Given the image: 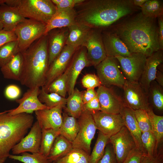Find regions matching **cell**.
Returning <instances> with one entry per match:
<instances>
[{"instance_id":"6da1fadb","label":"cell","mask_w":163,"mask_h":163,"mask_svg":"<svg viewBox=\"0 0 163 163\" xmlns=\"http://www.w3.org/2000/svg\"><path fill=\"white\" fill-rule=\"evenodd\" d=\"M156 19L146 17L140 12L117 26L112 33L125 44L130 53H141L147 57L160 50Z\"/></svg>"},{"instance_id":"7a4b0ae2","label":"cell","mask_w":163,"mask_h":163,"mask_svg":"<svg viewBox=\"0 0 163 163\" xmlns=\"http://www.w3.org/2000/svg\"><path fill=\"white\" fill-rule=\"evenodd\" d=\"M75 6V22L93 29L109 26L136 9L131 0H85Z\"/></svg>"},{"instance_id":"3957f363","label":"cell","mask_w":163,"mask_h":163,"mask_svg":"<svg viewBox=\"0 0 163 163\" xmlns=\"http://www.w3.org/2000/svg\"><path fill=\"white\" fill-rule=\"evenodd\" d=\"M21 52L23 59L21 84L29 88L43 86L49 67L47 34Z\"/></svg>"},{"instance_id":"277c9868","label":"cell","mask_w":163,"mask_h":163,"mask_svg":"<svg viewBox=\"0 0 163 163\" xmlns=\"http://www.w3.org/2000/svg\"><path fill=\"white\" fill-rule=\"evenodd\" d=\"M8 110L0 115V158L8 157L10 151L33 124L32 114L23 113L11 115Z\"/></svg>"},{"instance_id":"5b68a950","label":"cell","mask_w":163,"mask_h":163,"mask_svg":"<svg viewBox=\"0 0 163 163\" xmlns=\"http://www.w3.org/2000/svg\"><path fill=\"white\" fill-rule=\"evenodd\" d=\"M5 3L16 8L25 18L47 24L55 13L56 8L51 0H5Z\"/></svg>"},{"instance_id":"8992f818","label":"cell","mask_w":163,"mask_h":163,"mask_svg":"<svg viewBox=\"0 0 163 163\" xmlns=\"http://www.w3.org/2000/svg\"><path fill=\"white\" fill-rule=\"evenodd\" d=\"M46 24L33 19L25 18L19 23L14 30L20 52L28 48L34 42L44 35Z\"/></svg>"},{"instance_id":"52a82bcc","label":"cell","mask_w":163,"mask_h":163,"mask_svg":"<svg viewBox=\"0 0 163 163\" xmlns=\"http://www.w3.org/2000/svg\"><path fill=\"white\" fill-rule=\"evenodd\" d=\"M117 61L114 57L107 56L96 66L101 85L107 87L113 85L123 88L126 79L119 68Z\"/></svg>"},{"instance_id":"ba28073f","label":"cell","mask_w":163,"mask_h":163,"mask_svg":"<svg viewBox=\"0 0 163 163\" xmlns=\"http://www.w3.org/2000/svg\"><path fill=\"white\" fill-rule=\"evenodd\" d=\"M79 130L72 142V148L82 149L89 155L91 144L97 129L93 117L89 111H83L78 120Z\"/></svg>"},{"instance_id":"9c48e42d","label":"cell","mask_w":163,"mask_h":163,"mask_svg":"<svg viewBox=\"0 0 163 163\" xmlns=\"http://www.w3.org/2000/svg\"><path fill=\"white\" fill-rule=\"evenodd\" d=\"M124 104L134 110H144L147 112L152 108L149 104L147 94L138 82L126 80L122 88Z\"/></svg>"},{"instance_id":"30bf717a","label":"cell","mask_w":163,"mask_h":163,"mask_svg":"<svg viewBox=\"0 0 163 163\" xmlns=\"http://www.w3.org/2000/svg\"><path fill=\"white\" fill-rule=\"evenodd\" d=\"M122 72L126 79L133 82H139L143 72L147 57L140 53H133L129 56H117Z\"/></svg>"},{"instance_id":"8fae6325","label":"cell","mask_w":163,"mask_h":163,"mask_svg":"<svg viewBox=\"0 0 163 163\" xmlns=\"http://www.w3.org/2000/svg\"><path fill=\"white\" fill-rule=\"evenodd\" d=\"M81 46L86 48L91 66L96 67L107 57L102 35L96 29L91 28Z\"/></svg>"},{"instance_id":"7c38bea8","label":"cell","mask_w":163,"mask_h":163,"mask_svg":"<svg viewBox=\"0 0 163 163\" xmlns=\"http://www.w3.org/2000/svg\"><path fill=\"white\" fill-rule=\"evenodd\" d=\"M109 142L112 146L118 163H123L130 152L136 147L133 137L125 126L110 137Z\"/></svg>"},{"instance_id":"4fadbf2b","label":"cell","mask_w":163,"mask_h":163,"mask_svg":"<svg viewBox=\"0 0 163 163\" xmlns=\"http://www.w3.org/2000/svg\"><path fill=\"white\" fill-rule=\"evenodd\" d=\"M91 66L86 48L83 46L78 47L67 68L68 71L67 92L69 95L73 92L78 78L82 70L85 67Z\"/></svg>"},{"instance_id":"5bb4252c","label":"cell","mask_w":163,"mask_h":163,"mask_svg":"<svg viewBox=\"0 0 163 163\" xmlns=\"http://www.w3.org/2000/svg\"><path fill=\"white\" fill-rule=\"evenodd\" d=\"M90 112L97 129L104 135L110 137L117 133L124 126L120 114L107 113L101 110Z\"/></svg>"},{"instance_id":"9a60e30c","label":"cell","mask_w":163,"mask_h":163,"mask_svg":"<svg viewBox=\"0 0 163 163\" xmlns=\"http://www.w3.org/2000/svg\"><path fill=\"white\" fill-rule=\"evenodd\" d=\"M77 48L65 45L61 53L49 66L45 84L42 87L44 89L54 80L64 72Z\"/></svg>"},{"instance_id":"2e32d148","label":"cell","mask_w":163,"mask_h":163,"mask_svg":"<svg viewBox=\"0 0 163 163\" xmlns=\"http://www.w3.org/2000/svg\"><path fill=\"white\" fill-rule=\"evenodd\" d=\"M40 90L38 87L29 88L21 98L15 100L19 104L18 107L9 110L8 113L11 115L23 113L30 114L37 110L49 109L38 98Z\"/></svg>"},{"instance_id":"e0dca14e","label":"cell","mask_w":163,"mask_h":163,"mask_svg":"<svg viewBox=\"0 0 163 163\" xmlns=\"http://www.w3.org/2000/svg\"><path fill=\"white\" fill-rule=\"evenodd\" d=\"M96 93L101 111L111 114L120 113L125 104L123 99L113 89L101 85Z\"/></svg>"},{"instance_id":"ac0fdd59","label":"cell","mask_w":163,"mask_h":163,"mask_svg":"<svg viewBox=\"0 0 163 163\" xmlns=\"http://www.w3.org/2000/svg\"><path fill=\"white\" fill-rule=\"evenodd\" d=\"M42 136V129L38 122L32 125L27 135L24 136L12 149L13 155L24 152L32 153L39 152Z\"/></svg>"},{"instance_id":"d6986e66","label":"cell","mask_w":163,"mask_h":163,"mask_svg":"<svg viewBox=\"0 0 163 163\" xmlns=\"http://www.w3.org/2000/svg\"><path fill=\"white\" fill-rule=\"evenodd\" d=\"M66 106L59 105L53 108L35 111V113L41 129H52L59 132L63 121L62 110Z\"/></svg>"},{"instance_id":"ffe728a7","label":"cell","mask_w":163,"mask_h":163,"mask_svg":"<svg viewBox=\"0 0 163 163\" xmlns=\"http://www.w3.org/2000/svg\"><path fill=\"white\" fill-rule=\"evenodd\" d=\"M163 62V50H159L147 57L139 83L147 94L151 83L155 80L157 67Z\"/></svg>"},{"instance_id":"44dd1931","label":"cell","mask_w":163,"mask_h":163,"mask_svg":"<svg viewBox=\"0 0 163 163\" xmlns=\"http://www.w3.org/2000/svg\"><path fill=\"white\" fill-rule=\"evenodd\" d=\"M68 34V27L55 29L47 34L49 66L65 46Z\"/></svg>"},{"instance_id":"7402d4cb","label":"cell","mask_w":163,"mask_h":163,"mask_svg":"<svg viewBox=\"0 0 163 163\" xmlns=\"http://www.w3.org/2000/svg\"><path fill=\"white\" fill-rule=\"evenodd\" d=\"M76 16L74 8L56 9L46 24L45 35L55 29L68 27L75 22Z\"/></svg>"},{"instance_id":"603a6c76","label":"cell","mask_w":163,"mask_h":163,"mask_svg":"<svg viewBox=\"0 0 163 163\" xmlns=\"http://www.w3.org/2000/svg\"><path fill=\"white\" fill-rule=\"evenodd\" d=\"M102 37L107 56L127 57L132 53L125 44L112 32L104 33Z\"/></svg>"},{"instance_id":"cb8c5ba5","label":"cell","mask_w":163,"mask_h":163,"mask_svg":"<svg viewBox=\"0 0 163 163\" xmlns=\"http://www.w3.org/2000/svg\"><path fill=\"white\" fill-rule=\"evenodd\" d=\"M120 114L122 117L124 126L134 140L136 148L144 153L141 140L142 132L136 121L135 110L125 104Z\"/></svg>"},{"instance_id":"d4e9b609","label":"cell","mask_w":163,"mask_h":163,"mask_svg":"<svg viewBox=\"0 0 163 163\" xmlns=\"http://www.w3.org/2000/svg\"><path fill=\"white\" fill-rule=\"evenodd\" d=\"M0 17L3 24V30L7 31H14L18 24L26 18L16 8L5 3L0 5Z\"/></svg>"},{"instance_id":"484cf974","label":"cell","mask_w":163,"mask_h":163,"mask_svg":"<svg viewBox=\"0 0 163 163\" xmlns=\"http://www.w3.org/2000/svg\"><path fill=\"white\" fill-rule=\"evenodd\" d=\"M68 34L66 45L78 48L82 46L91 28L75 22L68 27Z\"/></svg>"},{"instance_id":"4316f807","label":"cell","mask_w":163,"mask_h":163,"mask_svg":"<svg viewBox=\"0 0 163 163\" xmlns=\"http://www.w3.org/2000/svg\"><path fill=\"white\" fill-rule=\"evenodd\" d=\"M23 67L22 54L18 53L8 62L0 68L4 78L19 81Z\"/></svg>"},{"instance_id":"83f0119b","label":"cell","mask_w":163,"mask_h":163,"mask_svg":"<svg viewBox=\"0 0 163 163\" xmlns=\"http://www.w3.org/2000/svg\"><path fill=\"white\" fill-rule=\"evenodd\" d=\"M84 91L75 88L73 92L67 98L65 110L69 116L78 119L83 112L84 104L82 97Z\"/></svg>"},{"instance_id":"f1b7e54d","label":"cell","mask_w":163,"mask_h":163,"mask_svg":"<svg viewBox=\"0 0 163 163\" xmlns=\"http://www.w3.org/2000/svg\"><path fill=\"white\" fill-rule=\"evenodd\" d=\"M72 143L59 135L56 139L47 159L51 163L62 158L72 148Z\"/></svg>"},{"instance_id":"f546056e","label":"cell","mask_w":163,"mask_h":163,"mask_svg":"<svg viewBox=\"0 0 163 163\" xmlns=\"http://www.w3.org/2000/svg\"><path fill=\"white\" fill-rule=\"evenodd\" d=\"M62 117L63 121L59 130V134L72 143L79 130L78 120L65 113H63Z\"/></svg>"},{"instance_id":"4dcf8cb0","label":"cell","mask_w":163,"mask_h":163,"mask_svg":"<svg viewBox=\"0 0 163 163\" xmlns=\"http://www.w3.org/2000/svg\"><path fill=\"white\" fill-rule=\"evenodd\" d=\"M149 102L151 107L156 110H163V89L155 80L150 83L147 94Z\"/></svg>"},{"instance_id":"1f68e13d","label":"cell","mask_w":163,"mask_h":163,"mask_svg":"<svg viewBox=\"0 0 163 163\" xmlns=\"http://www.w3.org/2000/svg\"><path fill=\"white\" fill-rule=\"evenodd\" d=\"M90 155L83 150L73 148L64 156L56 161L55 163H89Z\"/></svg>"},{"instance_id":"d6a6232c","label":"cell","mask_w":163,"mask_h":163,"mask_svg":"<svg viewBox=\"0 0 163 163\" xmlns=\"http://www.w3.org/2000/svg\"><path fill=\"white\" fill-rule=\"evenodd\" d=\"M152 132L156 139V148L162 143L163 139V116L155 114L152 109L147 112Z\"/></svg>"},{"instance_id":"836d02e7","label":"cell","mask_w":163,"mask_h":163,"mask_svg":"<svg viewBox=\"0 0 163 163\" xmlns=\"http://www.w3.org/2000/svg\"><path fill=\"white\" fill-rule=\"evenodd\" d=\"M68 74L66 69L63 74L54 80L46 89H44L45 91L48 93H54L66 98L67 92Z\"/></svg>"},{"instance_id":"e575fe53","label":"cell","mask_w":163,"mask_h":163,"mask_svg":"<svg viewBox=\"0 0 163 163\" xmlns=\"http://www.w3.org/2000/svg\"><path fill=\"white\" fill-rule=\"evenodd\" d=\"M59 132L52 129H42V136L39 152L47 158Z\"/></svg>"},{"instance_id":"d590c367","label":"cell","mask_w":163,"mask_h":163,"mask_svg":"<svg viewBox=\"0 0 163 163\" xmlns=\"http://www.w3.org/2000/svg\"><path fill=\"white\" fill-rule=\"evenodd\" d=\"M110 137L99 131L94 146L90 155L89 163H97L102 157Z\"/></svg>"},{"instance_id":"8d00e7d4","label":"cell","mask_w":163,"mask_h":163,"mask_svg":"<svg viewBox=\"0 0 163 163\" xmlns=\"http://www.w3.org/2000/svg\"><path fill=\"white\" fill-rule=\"evenodd\" d=\"M142 14L150 18H156L163 16L162 1L148 0L141 7Z\"/></svg>"},{"instance_id":"74e56055","label":"cell","mask_w":163,"mask_h":163,"mask_svg":"<svg viewBox=\"0 0 163 163\" xmlns=\"http://www.w3.org/2000/svg\"><path fill=\"white\" fill-rule=\"evenodd\" d=\"M38 97L40 101L49 109L60 105H66V98L54 93H47L43 87L40 90Z\"/></svg>"},{"instance_id":"f35d334b","label":"cell","mask_w":163,"mask_h":163,"mask_svg":"<svg viewBox=\"0 0 163 163\" xmlns=\"http://www.w3.org/2000/svg\"><path fill=\"white\" fill-rule=\"evenodd\" d=\"M19 52L17 40L9 42L1 46L0 47V68Z\"/></svg>"},{"instance_id":"ab89813d","label":"cell","mask_w":163,"mask_h":163,"mask_svg":"<svg viewBox=\"0 0 163 163\" xmlns=\"http://www.w3.org/2000/svg\"><path fill=\"white\" fill-rule=\"evenodd\" d=\"M8 157L24 163H51L47 158L40 152L30 154L24 152L21 155L10 154Z\"/></svg>"},{"instance_id":"60d3db41","label":"cell","mask_w":163,"mask_h":163,"mask_svg":"<svg viewBox=\"0 0 163 163\" xmlns=\"http://www.w3.org/2000/svg\"><path fill=\"white\" fill-rule=\"evenodd\" d=\"M141 140L144 153L149 156H152L157 148H156L155 137L152 131L142 133Z\"/></svg>"},{"instance_id":"b9f144b4","label":"cell","mask_w":163,"mask_h":163,"mask_svg":"<svg viewBox=\"0 0 163 163\" xmlns=\"http://www.w3.org/2000/svg\"><path fill=\"white\" fill-rule=\"evenodd\" d=\"M135 113L139 127L142 133L152 131L147 112L144 110H135Z\"/></svg>"},{"instance_id":"7bdbcfd3","label":"cell","mask_w":163,"mask_h":163,"mask_svg":"<svg viewBox=\"0 0 163 163\" xmlns=\"http://www.w3.org/2000/svg\"><path fill=\"white\" fill-rule=\"evenodd\" d=\"M83 86L87 89L93 88L101 85L100 81L97 75L88 74L84 75L82 80Z\"/></svg>"},{"instance_id":"ee69618b","label":"cell","mask_w":163,"mask_h":163,"mask_svg":"<svg viewBox=\"0 0 163 163\" xmlns=\"http://www.w3.org/2000/svg\"><path fill=\"white\" fill-rule=\"evenodd\" d=\"M97 163H118L112 146L109 142L105 147L103 155Z\"/></svg>"},{"instance_id":"f6af8a7d","label":"cell","mask_w":163,"mask_h":163,"mask_svg":"<svg viewBox=\"0 0 163 163\" xmlns=\"http://www.w3.org/2000/svg\"><path fill=\"white\" fill-rule=\"evenodd\" d=\"M162 148L159 146L152 156H149L144 153L140 163H163Z\"/></svg>"},{"instance_id":"bcb514c9","label":"cell","mask_w":163,"mask_h":163,"mask_svg":"<svg viewBox=\"0 0 163 163\" xmlns=\"http://www.w3.org/2000/svg\"><path fill=\"white\" fill-rule=\"evenodd\" d=\"M21 93L20 88L19 86L14 84L8 85L4 90V95L7 99L14 100L18 99Z\"/></svg>"},{"instance_id":"7dc6e473","label":"cell","mask_w":163,"mask_h":163,"mask_svg":"<svg viewBox=\"0 0 163 163\" xmlns=\"http://www.w3.org/2000/svg\"><path fill=\"white\" fill-rule=\"evenodd\" d=\"M143 154L136 147L129 154L123 163H140Z\"/></svg>"},{"instance_id":"c3c4849f","label":"cell","mask_w":163,"mask_h":163,"mask_svg":"<svg viewBox=\"0 0 163 163\" xmlns=\"http://www.w3.org/2000/svg\"><path fill=\"white\" fill-rule=\"evenodd\" d=\"M17 38L14 31H0V47L9 42L17 40Z\"/></svg>"},{"instance_id":"681fc988","label":"cell","mask_w":163,"mask_h":163,"mask_svg":"<svg viewBox=\"0 0 163 163\" xmlns=\"http://www.w3.org/2000/svg\"><path fill=\"white\" fill-rule=\"evenodd\" d=\"M97 110H101V107L97 96L92 100L83 105V112Z\"/></svg>"},{"instance_id":"f907efd6","label":"cell","mask_w":163,"mask_h":163,"mask_svg":"<svg viewBox=\"0 0 163 163\" xmlns=\"http://www.w3.org/2000/svg\"><path fill=\"white\" fill-rule=\"evenodd\" d=\"M85 0H61L60 2L56 5V9L73 8L77 5Z\"/></svg>"},{"instance_id":"816d5d0a","label":"cell","mask_w":163,"mask_h":163,"mask_svg":"<svg viewBox=\"0 0 163 163\" xmlns=\"http://www.w3.org/2000/svg\"><path fill=\"white\" fill-rule=\"evenodd\" d=\"M97 96L96 91L93 88L87 89L84 91L82 100L84 104L94 99Z\"/></svg>"},{"instance_id":"f5cc1de1","label":"cell","mask_w":163,"mask_h":163,"mask_svg":"<svg viewBox=\"0 0 163 163\" xmlns=\"http://www.w3.org/2000/svg\"><path fill=\"white\" fill-rule=\"evenodd\" d=\"M158 41L160 50H163V18L162 16L158 18Z\"/></svg>"},{"instance_id":"db71d44e","label":"cell","mask_w":163,"mask_h":163,"mask_svg":"<svg viewBox=\"0 0 163 163\" xmlns=\"http://www.w3.org/2000/svg\"><path fill=\"white\" fill-rule=\"evenodd\" d=\"M155 80L160 86L163 87V73L162 72L157 70L155 75Z\"/></svg>"},{"instance_id":"11a10c76","label":"cell","mask_w":163,"mask_h":163,"mask_svg":"<svg viewBox=\"0 0 163 163\" xmlns=\"http://www.w3.org/2000/svg\"><path fill=\"white\" fill-rule=\"evenodd\" d=\"M148 0H133V3L134 5L136 6H139L140 7Z\"/></svg>"},{"instance_id":"9f6ffc18","label":"cell","mask_w":163,"mask_h":163,"mask_svg":"<svg viewBox=\"0 0 163 163\" xmlns=\"http://www.w3.org/2000/svg\"><path fill=\"white\" fill-rule=\"evenodd\" d=\"M3 24L0 17V31L3 29Z\"/></svg>"},{"instance_id":"6f0895ef","label":"cell","mask_w":163,"mask_h":163,"mask_svg":"<svg viewBox=\"0 0 163 163\" xmlns=\"http://www.w3.org/2000/svg\"><path fill=\"white\" fill-rule=\"evenodd\" d=\"M6 159L7 158H0V163H4L6 160Z\"/></svg>"},{"instance_id":"680465c9","label":"cell","mask_w":163,"mask_h":163,"mask_svg":"<svg viewBox=\"0 0 163 163\" xmlns=\"http://www.w3.org/2000/svg\"><path fill=\"white\" fill-rule=\"evenodd\" d=\"M5 0H0V5L5 3Z\"/></svg>"},{"instance_id":"91938a15","label":"cell","mask_w":163,"mask_h":163,"mask_svg":"<svg viewBox=\"0 0 163 163\" xmlns=\"http://www.w3.org/2000/svg\"><path fill=\"white\" fill-rule=\"evenodd\" d=\"M5 111H3V112H0V115L4 113L5 112Z\"/></svg>"},{"instance_id":"94428289","label":"cell","mask_w":163,"mask_h":163,"mask_svg":"<svg viewBox=\"0 0 163 163\" xmlns=\"http://www.w3.org/2000/svg\"><path fill=\"white\" fill-rule=\"evenodd\" d=\"M51 163H55V162H51Z\"/></svg>"}]
</instances>
